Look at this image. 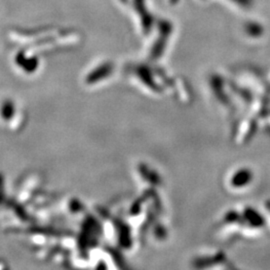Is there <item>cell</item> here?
Returning a JSON list of instances; mask_svg holds the SVG:
<instances>
[{
	"label": "cell",
	"instance_id": "obj_1",
	"mask_svg": "<svg viewBox=\"0 0 270 270\" xmlns=\"http://www.w3.org/2000/svg\"><path fill=\"white\" fill-rule=\"evenodd\" d=\"M252 180H253V172L248 168H244L239 170L237 173H235L233 183L237 187H246L251 183Z\"/></svg>",
	"mask_w": 270,
	"mask_h": 270
}]
</instances>
